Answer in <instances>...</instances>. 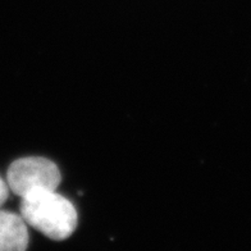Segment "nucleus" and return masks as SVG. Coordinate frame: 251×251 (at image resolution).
<instances>
[{
  "label": "nucleus",
  "mask_w": 251,
  "mask_h": 251,
  "mask_svg": "<svg viewBox=\"0 0 251 251\" xmlns=\"http://www.w3.org/2000/svg\"><path fill=\"white\" fill-rule=\"evenodd\" d=\"M21 217L26 225L54 241H63L76 231V208L64 196L51 190L36 191L21 200Z\"/></svg>",
  "instance_id": "nucleus-1"
},
{
  "label": "nucleus",
  "mask_w": 251,
  "mask_h": 251,
  "mask_svg": "<svg viewBox=\"0 0 251 251\" xmlns=\"http://www.w3.org/2000/svg\"><path fill=\"white\" fill-rule=\"evenodd\" d=\"M60 181L62 175L55 163L40 156L17 159L7 172L8 187L20 198L36 191H55Z\"/></svg>",
  "instance_id": "nucleus-2"
},
{
  "label": "nucleus",
  "mask_w": 251,
  "mask_h": 251,
  "mask_svg": "<svg viewBox=\"0 0 251 251\" xmlns=\"http://www.w3.org/2000/svg\"><path fill=\"white\" fill-rule=\"evenodd\" d=\"M30 236L26 222L16 213L0 210V251H25Z\"/></svg>",
  "instance_id": "nucleus-3"
},
{
  "label": "nucleus",
  "mask_w": 251,
  "mask_h": 251,
  "mask_svg": "<svg viewBox=\"0 0 251 251\" xmlns=\"http://www.w3.org/2000/svg\"><path fill=\"white\" fill-rule=\"evenodd\" d=\"M8 196H9V187H8V183L4 182V179H1L0 177V208L4 202L7 201Z\"/></svg>",
  "instance_id": "nucleus-4"
}]
</instances>
